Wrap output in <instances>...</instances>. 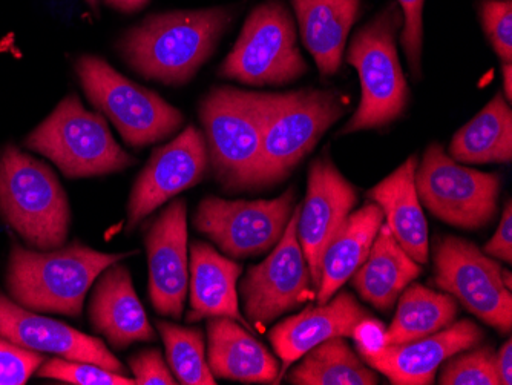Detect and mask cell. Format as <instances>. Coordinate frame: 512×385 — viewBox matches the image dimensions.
Here are the masks:
<instances>
[{"instance_id":"1","label":"cell","mask_w":512,"mask_h":385,"mask_svg":"<svg viewBox=\"0 0 512 385\" xmlns=\"http://www.w3.org/2000/svg\"><path fill=\"white\" fill-rule=\"evenodd\" d=\"M232 22L227 8L155 14L126 31L123 59L140 76L165 85H184L214 54Z\"/></svg>"},{"instance_id":"4","label":"cell","mask_w":512,"mask_h":385,"mask_svg":"<svg viewBox=\"0 0 512 385\" xmlns=\"http://www.w3.org/2000/svg\"><path fill=\"white\" fill-rule=\"evenodd\" d=\"M402 25V11L391 4L353 36L347 63L358 71L362 97L339 135L384 128L404 114L410 91L396 50Z\"/></svg>"},{"instance_id":"35","label":"cell","mask_w":512,"mask_h":385,"mask_svg":"<svg viewBox=\"0 0 512 385\" xmlns=\"http://www.w3.org/2000/svg\"><path fill=\"white\" fill-rule=\"evenodd\" d=\"M401 7L404 25H402L401 43L407 56L413 76L421 77L422 42H424V13L425 0H398Z\"/></svg>"},{"instance_id":"10","label":"cell","mask_w":512,"mask_h":385,"mask_svg":"<svg viewBox=\"0 0 512 385\" xmlns=\"http://www.w3.org/2000/svg\"><path fill=\"white\" fill-rule=\"evenodd\" d=\"M414 181L421 205L454 228L476 231L496 217L500 175L460 166L439 143L428 146Z\"/></svg>"},{"instance_id":"42","label":"cell","mask_w":512,"mask_h":385,"mask_svg":"<svg viewBox=\"0 0 512 385\" xmlns=\"http://www.w3.org/2000/svg\"><path fill=\"white\" fill-rule=\"evenodd\" d=\"M86 2H88L92 8H97V2H99V0H86Z\"/></svg>"},{"instance_id":"32","label":"cell","mask_w":512,"mask_h":385,"mask_svg":"<svg viewBox=\"0 0 512 385\" xmlns=\"http://www.w3.org/2000/svg\"><path fill=\"white\" fill-rule=\"evenodd\" d=\"M39 378L56 379L74 385H135V379L109 372L89 362L54 358L43 362L37 370Z\"/></svg>"},{"instance_id":"3","label":"cell","mask_w":512,"mask_h":385,"mask_svg":"<svg viewBox=\"0 0 512 385\" xmlns=\"http://www.w3.org/2000/svg\"><path fill=\"white\" fill-rule=\"evenodd\" d=\"M129 254H103L80 243L56 252H33L14 246L7 284L19 306L37 312L80 316L92 284L111 264Z\"/></svg>"},{"instance_id":"31","label":"cell","mask_w":512,"mask_h":385,"mask_svg":"<svg viewBox=\"0 0 512 385\" xmlns=\"http://www.w3.org/2000/svg\"><path fill=\"white\" fill-rule=\"evenodd\" d=\"M493 346L473 347L448 358L440 366V385H500Z\"/></svg>"},{"instance_id":"18","label":"cell","mask_w":512,"mask_h":385,"mask_svg":"<svg viewBox=\"0 0 512 385\" xmlns=\"http://www.w3.org/2000/svg\"><path fill=\"white\" fill-rule=\"evenodd\" d=\"M0 336L34 350L54 353L71 361L89 362L109 372L128 376V370L109 352L102 339L79 332L60 321L43 318L0 293Z\"/></svg>"},{"instance_id":"24","label":"cell","mask_w":512,"mask_h":385,"mask_svg":"<svg viewBox=\"0 0 512 385\" xmlns=\"http://www.w3.org/2000/svg\"><path fill=\"white\" fill-rule=\"evenodd\" d=\"M302 42L322 76L341 68L345 43L361 10V0H292Z\"/></svg>"},{"instance_id":"28","label":"cell","mask_w":512,"mask_h":385,"mask_svg":"<svg viewBox=\"0 0 512 385\" xmlns=\"http://www.w3.org/2000/svg\"><path fill=\"white\" fill-rule=\"evenodd\" d=\"M459 303L447 292L410 283L398 298V309L379 346H398L447 329L456 321Z\"/></svg>"},{"instance_id":"15","label":"cell","mask_w":512,"mask_h":385,"mask_svg":"<svg viewBox=\"0 0 512 385\" xmlns=\"http://www.w3.org/2000/svg\"><path fill=\"white\" fill-rule=\"evenodd\" d=\"M358 191L341 174L332 158L313 160L307 180L306 200L298 218V240L318 289L321 261L336 232L358 205Z\"/></svg>"},{"instance_id":"29","label":"cell","mask_w":512,"mask_h":385,"mask_svg":"<svg viewBox=\"0 0 512 385\" xmlns=\"http://www.w3.org/2000/svg\"><path fill=\"white\" fill-rule=\"evenodd\" d=\"M287 381L293 385H376L379 376L359 359L345 338L336 336L302 355L287 373Z\"/></svg>"},{"instance_id":"7","label":"cell","mask_w":512,"mask_h":385,"mask_svg":"<svg viewBox=\"0 0 512 385\" xmlns=\"http://www.w3.org/2000/svg\"><path fill=\"white\" fill-rule=\"evenodd\" d=\"M25 146L50 158L69 178L112 174L135 163L115 142L102 114L85 109L77 96L63 99L28 135Z\"/></svg>"},{"instance_id":"12","label":"cell","mask_w":512,"mask_h":385,"mask_svg":"<svg viewBox=\"0 0 512 385\" xmlns=\"http://www.w3.org/2000/svg\"><path fill=\"white\" fill-rule=\"evenodd\" d=\"M295 200V188L273 200H224L211 195L198 205L194 228L214 241L227 257L261 255L283 237Z\"/></svg>"},{"instance_id":"8","label":"cell","mask_w":512,"mask_h":385,"mask_svg":"<svg viewBox=\"0 0 512 385\" xmlns=\"http://www.w3.org/2000/svg\"><path fill=\"white\" fill-rule=\"evenodd\" d=\"M76 71L92 105L114 123L132 148L160 142L183 125L180 109L169 105L151 89L126 79L106 60L79 57Z\"/></svg>"},{"instance_id":"13","label":"cell","mask_w":512,"mask_h":385,"mask_svg":"<svg viewBox=\"0 0 512 385\" xmlns=\"http://www.w3.org/2000/svg\"><path fill=\"white\" fill-rule=\"evenodd\" d=\"M299 211L301 205L295 206L272 254L263 263L249 267L241 281L240 297L253 329L263 330L312 297V275L298 240Z\"/></svg>"},{"instance_id":"26","label":"cell","mask_w":512,"mask_h":385,"mask_svg":"<svg viewBox=\"0 0 512 385\" xmlns=\"http://www.w3.org/2000/svg\"><path fill=\"white\" fill-rule=\"evenodd\" d=\"M382 224L384 214L373 201L348 215L322 255L316 303H327L352 278L367 260Z\"/></svg>"},{"instance_id":"34","label":"cell","mask_w":512,"mask_h":385,"mask_svg":"<svg viewBox=\"0 0 512 385\" xmlns=\"http://www.w3.org/2000/svg\"><path fill=\"white\" fill-rule=\"evenodd\" d=\"M43 362L45 359L40 352L25 349L0 336V385L27 384Z\"/></svg>"},{"instance_id":"20","label":"cell","mask_w":512,"mask_h":385,"mask_svg":"<svg viewBox=\"0 0 512 385\" xmlns=\"http://www.w3.org/2000/svg\"><path fill=\"white\" fill-rule=\"evenodd\" d=\"M89 316L94 330L105 336L114 349L155 339L154 329L132 286L131 274L123 264L114 263L103 270L92 292Z\"/></svg>"},{"instance_id":"38","label":"cell","mask_w":512,"mask_h":385,"mask_svg":"<svg viewBox=\"0 0 512 385\" xmlns=\"http://www.w3.org/2000/svg\"><path fill=\"white\" fill-rule=\"evenodd\" d=\"M497 376H499L500 385L512 384V341L508 336L505 343L502 344L494 356Z\"/></svg>"},{"instance_id":"25","label":"cell","mask_w":512,"mask_h":385,"mask_svg":"<svg viewBox=\"0 0 512 385\" xmlns=\"http://www.w3.org/2000/svg\"><path fill=\"white\" fill-rule=\"evenodd\" d=\"M422 275V264L416 263L382 224L370 254L352 275L353 289L365 303L388 313L408 284Z\"/></svg>"},{"instance_id":"30","label":"cell","mask_w":512,"mask_h":385,"mask_svg":"<svg viewBox=\"0 0 512 385\" xmlns=\"http://www.w3.org/2000/svg\"><path fill=\"white\" fill-rule=\"evenodd\" d=\"M166 347V358L178 384L217 385L206 359L204 336L198 327H181L169 321L157 320Z\"/></svg>"},{"instance_id":"37","label":"cell","mask_w":512,"mask_h":385,"mask_svg":"<svg viewBox=\"0 0 512 385\" xmlns=\"http://www.w3.org/2000/svg\"><path fill=\"white\" fill-rule=\"evenodd\" d=\"M482 252L488 257L503 261V263H512V201L509 198L506 200L505 209H503L499 229L494 237L483 246Z\"/></svg>"},{"instance_id":"39","label":"cell","mask_w":512,"mask_h":385,"mask_svg":"<svg viewBox=\"0 0 512 385\" xmlns=\"http://www.w3.org/2000/svg\"><path fill=\"white\" fill-rule=\"evenodd\" d=\"M108 5L114 7L115 10L125 11V13H134V11L142 10L149 0H106Z\"/></svg>"},{"instance_id":"11","label":"cell","mask_w":512,"mask_h":385,"mask_svg":"<svg viewBox=\"0 0 512 385\" xmlns=\"http://www.w3.org/2000/svg\"><path fill=\"white\" fill-rule=\"evenodd\" d=\"M434 284L463 309L502 335H511L512 293L502 280L503 267L476 244L453 235L433 243Z\"/></svg>"},{"instance_id":"19","label":"cell","mask_w":512,"mask_h":385,"mask_svg":"<svg viewBox=\"0 0 512 385\" xmlns=\"http://www.w3.org/2000/svg\"><path fill=\"white\" fill-rule=\"evenodd\" d=\"M371 320H375L373 315L344 290L336 292L327 303L309 306L276 324L269 332L273 350L283 362L276 384L310 349L336 336L353 338L358 327Z\"/></svg>"},{"instance_id":"41","label":"cell","mask_w":512,"mask_h":385,"mask_svg":"<svg viewBox=\"0 0 512 385\" xmlns=\"http://www.w3.org/2000/svg\"><path fill=\"white\" fill-rule=\"evenodd\" d=\"M502 280L503 283H505V286L508 287L509 290L512 289V275L509 270L503 269L502 270Z\"/></svg>"},{"instance_id":"17","label":"cell","mask_w":512,"mask_h":385,"mask_svg":"<svg viewBox=\"0 0 512 385\" xmlns=\"http://www.w3.org/2000/svg\"><path fill=\"white\" fill-rule=\"evenodd\" d=\"M149 298L155 312L180 320L189 287L188 206L174 200L146 232Z\"/></svg>"},{"instance_id":"27","label":"cell","mask_w":512,"mask_h":385,"mask_svg":"<svg viewBox=\"0 0 512 385\" xmlns=\"http://www.w3.org/2000/svg\"><path fill=\"white\" fill-rule=\"evenodd\" d=\"M448 155L457 163H511L512 112L502 93L454 134Z\"/></svg>"},{"instance_id":"22","label":"cell","mask_w":512,"mask_h":385,"mask_svg":"<svg viewBox=\"0 0 512 385\" xmlns=\"http://www.w3.org/2000/svg\"><path fill=\"white\" fill-rule=\"evenodd\" d=\"M207 364L215 378L244 384H276L279 362L252 332L224 316L207 320Z\"/></svg>"},{"instance_id":"14","label":"cell","mask_w":512,"mask_h":385,"mask_svg":"<svg viewBox=\"0 0 512 385\" xmlns=\"http://www.w3.org/2000/svg\"><path fill=\"white\" fill-rule=\"evenodd\" d=\"M207 168L206 139L195 126H188L177 139L154 151L129 197L128 232L166 201L198 185Z\"/></svg>"},{"instance_id":"5","label":"cell","mask_w":512,"mask_h":385,"mask_svg":"<svg viewBox=\"0 0 512 385\" xmlns=\"http://www.w3.org/2000/svg\"><path fill=\"white\" fill-rule=\"evenodd\" d=\"M0 214L31 246L50 251L68 237V198L56 174L14 146L0 154Z\"/></svg>"},{"instance_id":"16","label":"cell","mask_w":512,"mask_h":385,"mask_svg":"<svg viewBox=\"0 0 512 385\" xmlns=\"http://www.w3.org/2000/svg\"><path fill=\"white\" fill-rule=\"evenodd\" d=\"M485 339L474 321H454L447 329L398 346L367 347L356 341L362 361L394 385H430L440 366L456 353L480 346Z\"/></svg>"},{"instance_id":"23","label":"cell","mask_w":512,"mask_h":385,"mask_svg":"<svg viewBox=\"0 0 512 385\" xmlns=\"http://www.w3.org/2000/svg\"><path fill=\"white\" fill-rule=\"evenodd\" d=\"M417 155H411L396 171L367 192L384 214L393 237L416 263L427 264L430 258L428 224L416 192Z\"/></svg>"},{"instance_id":"36","label":"cell","mask_w":512,"mask_h":385,"mask_svg":"<svg viewBox=\"0 0 512 385\" xmlns=\"http://www.w3.org/2000/svg\"><path fill=\"white\" fill-rule=\"evenodd\" d=\"M135 385H177L174 373L157 349L143 350L129 359Z\"/></svg>"},{"instance_id":"9","label":"cell","mask_w":512,"mask_h":385,"mask_svg":"<svg viewBox=\"0 0 512 385\" xmlns=\"http://www.w3.org/2000/svg\"><path fill=\"white\" fill-rule=\"evenodd\" d=\"M307 71L289 10L279 0H267L247 17L218 73L224 79L261 86L284 85Z\"/></svg>"},{"instance_id":"2","label":"cell","mask_w":512,"mask_h":385,"mask_svg":"<svg viewBox=\"0 0 512 385\" xmlns=\"http://www.w3.org/2000/svg\"><path fill=\"white\" fill-rule=\"evenodd\" d=\"M267 94L215 86L200 103L209 166L227 192L255 191Z\"/></svg>"},{"instance_id":"33","label":"cell","mask_w":512,"mask_h":385,"mask_svg":"<svg viewBox=\"0 0 512 385\" xmlns=\"http://www.w3.org/2000/svg\"><path fill=\"white\" fill-rule=\"evenodd\" d=\"M480 20L483 31L502 62H512L511 0H482Z\"/></svg>"},{"instance_id":"40","label":"cell","mask_w":512,"mask_h":385,"mask_svg":"<svg viewBox=\"0 0 512 385\" xmlns=\"http://www.w3.org/2000/svg\"><path fill=\"white\" fill-rule=\"evenodd\" d=\"M502 79H503V93L505 94L506 102L512 100V63H502Z\"/></svg>"},{"instance_id":"21","label":"cell","mask_w":512,"mask_h":385,"mask_svg":"<svg viewBox=\"0 0 512 385\" xmlns=\"http://www.w3.org/2000/svg\"><path fill=\"white\" fill-rule=\"evenodd\" d=\"M241 272L240 264L218 254L211 244L194 241L189 258L191 309L186 315L188 323L224 316L253 332L255 329L246 316L241 315L238 303L237 284Z\"/></svg>"},{"instance_id":"6","label":"cell","mask_w":512,"mask_h":385,"mask_svg":"<svg viewBox=\"0 0 512 385\" xmlns=\"http://www.w3.org/2000/svg\"><path fill=\"white\" fill-rule=\"evenodd\" d=\"M342 114L341 99L329 89L267 94L263 152L255 189L281 183Z\"/></svg>"}]
</instances>
